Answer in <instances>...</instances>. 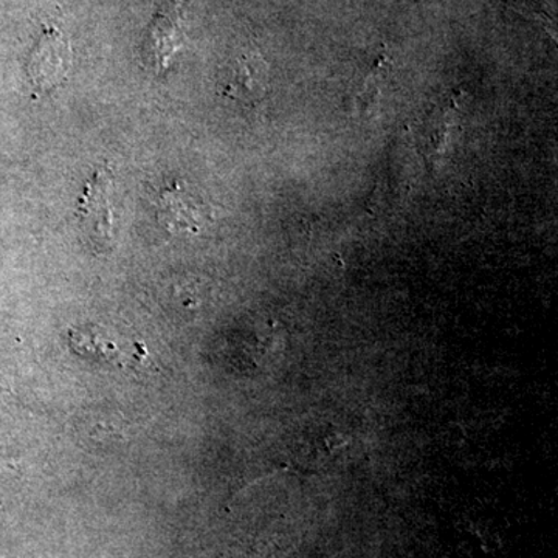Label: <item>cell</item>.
<instances>
[{
    "label": "cell",
    "instance_id": "cell-4",
    "mask_svg": "<svg viewBox=\"0 0 558 558\" xmlns=\"http://www.w3.org/2000/svg\"><path fill=\"white\" fill-rule=\"evenodd\" d=\"M159 220L165 229L174 233H199L204 209L180 183L165 191L160 197Z\"/></svg>",
    "mask_w": 558,
    "mask_h": 558
},
{
    "label": "cell",
    "instance_id": "cell-1",
    "mask_svg": "<svg viewBox=\"0 0 558 558\" xmlns=\"http://www.w3.org/2000/svg\"><path fill=\"white\" fill-rule=\"evenodd\" d=\"M72 61V44L68 36L60 28L44 27L27 62L33 86L39 92L57 89L68 80Z\"/></svg>",
    "mask_w": 558,
    "mask_h": 558
},
{
    "label": "cell",
    "instance_id": "cell-5",
    "mask_svg": "<svg viewBox=\"0 0 558 558\" xmlns=\"http://www.w3.org/2000/svg\"><path fill=\"white\" fill-rule=\"evenodd\" d=\"M267 64L258 54H248L238 61L233 76H231L227 95L233 100L247 106H256L266 98L269 86Z\"/></svg>",
    "mask_w": 558,
    "mask_h": 558
},
{
    "label": "cell",
    "instance_id": "cell-3",
    "mask_svg": "<svg viewBox=\"0 0 558 558\" xmlns=\"http://www.w3.org/2000/svg\"><path fill=\"white\" fill-rule=\"evenodd\" d=\"M185 44V25L178 3L160 10L149 32V50L160 70L167 69Z\"/></svg>",
    "mask_w": 558,
    "mask_h": 558
},
{
    "label": "cell",
    "instance_id": "cell-2",
    "mask_svg": "<svg viewBox=\"0 0 558 558\" xmlns=\"http://www.w3.org/2000/svg\"><path fill=\"white\" fill-rule=\"evenodd\" d=\"M80 219L92 244L106 247L112 242L116 233V213L109 171L95 172L94 178L87 183L80 199Z\"/></svg>",
    "mask_w": 558,
    "mask_h": 558
}]
</instances>
